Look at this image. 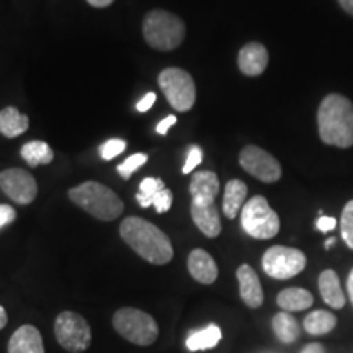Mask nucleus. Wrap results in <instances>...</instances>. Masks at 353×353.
I'll use <instances>...</instances> for the list:
<instances>
[{
	"instance_id": "nucleus-1",
	"label": "nucleus",
	"mask_w": 353,
	"mask_h": 353,
	"mask_svg": "<svg viewBox=\"0 0 353 353\" xmlns=\"http://www.w3.org/2000/svg\"><path fill=\"white\" fill-rule=\"evenodd\" d=\"M120 236L145 262L165 265L174 259V247L169 236L143 218H126L120 224Z\"/></svg>"
},
{
	"instance_id": "nucleus-21",
	"label": "nucleus",
	"mask_w": 353,
	"mask_h": 353,
	"mask_svg": "<svg viewBox=\"0 0 353 353\" xmlns=\"http://www.w3.org/2000/svg\"><path fill=\"white\" fill-rule=\"evenodd\" d=\"M314 303V298L304 288H286L276 296V304L286 312L304 311Z\"/></svg>"
},
{
	"instance_id": "nucleus-17",
	"label": "nucleus",
	"mask_w": 353,
	"mask_h": 353,
	"mask_svg": "<svg viewBox=\"0 0 353 353\" xmlns=\"http://www.w3.org/2000/svg\"><path fill=\"white\" fill-rule=\"evenodd\" d=\"M8 353H44L43 337L32 324L21 325L8 342Z\"/></svg>"
},
{
	"instance_id": "nucleus-2",
	"label": "nucleus",
	"mask_w": 353,
	"mask_h": 353,
	"mask_svg": "<svg viewBox=\"0 0 353 353\" xmlns=\"http://www.w3.org/2000/svg\"><path fill=\"white\" fill-rule=\"evenodd\" d=\"M321 141L327 145L347 149L353 145V103L347 97L330 94L317 110Z\"/></svg>"
},
{
	"instance_id": "nucleus-18",
	"label": "nucleus",
	"mask_w": 353,
	"mask_h": 353,
	"mask_svg": "<svg viewBox=\"0 0 353 353\" xmlns=\"http://www.w3.org/2000/svg\"><path fill=\"white\" fill-rule=\"evenodd\" d=\"M247 198V185L242 180L232 179L226 183L223 198V213L226 218H237L239 211H242Z\"/></svg>"
},
{
	"instance_id": "nucleus-27",
	"label": "nucleus",
	"mask_w": 353,
	"mask_h": 353,
	"mask_svg": "<svg viewBox=\"0 0 353 353\" xmlns=\"http://www.w3.org/2000/svg\"><path fill=\"white\" fill-rule=\"evenodd\" d=\"M341 232L345 244L353 249V200L348 201L342 211Z\"/></svg>"
},
{
	"instance_id": "nucleus-19",
	"label": "nucleus",
	"mask_w": 353,
	"mask_h": 353,
	"mask_svg": "<svg viewBox=\"0 0 353 353\" xmlns=\"http://www.w3.org/2000/svg\"><path fill=\"white\" fill-rule=\"evenodd\" d=\"M319 291L324 303H327L330 307L342 309L345 306V294H343L341 280L334 270H324L319 275Z\"/></svg>"
},
{
	"instance_id": "nucleus-23",
	"label": "nucleus",
	"mask_w": 353,
	"mask_h": 353,
	"mask_svg": "<svg viewBox=\"0 0 353 353\" xmlns=\"http://www.w3.org/2000/svg\"><path fill=\"white\" fill-rule=\"evenodd\" d=\"M221 329L216 324H210L208 327L195 330L188 335L187 339V348L190 352H200L208 350V348H214L221 342Z\"/></svg>"
},
{
	"instance_id": "nucleus-13",
	"label": "nucleus",
	"mask_w": 353,
	"mask_h": 353,
	"mask_svg": "<svg viewBox=\"0 0 353 353\" xmlns=\"http://www.w3.org/2000/svg\"><path fill=\"white\" fill-rule=\"evenodd\" d=\"M237 281H239L241 298L247 306L257 309L263 304V290L260 285L257 272L250 265H241L237 268Z\"/></svg>"
},
{
	"instance_id": "nucleus-40",
	"label": "nucleus",
	"mask_w": 353,
	"mask_h": 353,
	"mask_svg": "<svg viewBox=\"0 0 353 353\" xmlns=\"http://www.w3.org/2000/svg\"><path fill=\"white\" fill-rule=\"evenodd\" d=\"M347 290H348V296L352 299V304H353V268L350 272V275H348V280H347Z\"/></svg>"
},
{
	"instance_id": "nucleus-7",
	"label": "nucleus",
	"mask_w": 353,
	"mask_h": 353,
	"mask_svg": "<svg viewBox=\"0 0 353 353\" xmlns=\"http://www.w3.org/2000/svg\"><path fill=\"white\" fill-rule=\"evenodd\" d=\"M157 81L172 108L182 113L193 108L196 101V87L187 70L167 68L159 74Z\"/></svg>"
},
{
	"instance_id": "nucleus-31",
	"label": "nucleus",
	"mask_w": 353,
	"mask_h": 353,
	"mask_svg": "<svg viewBox=\"0 0 353 353\" xmlns=\"http://www.w3.org/2000/svg\"><path fill=\"white\" fill-rule=\"evenodd\" d=\"M201 159H203V151L200 145H192L187 154V161H185V165L182 169L183 174H192V172L201 164Z\"/></svg>"
},
{
	"instance_id": "nucleus-22",
	"label": "nucleus",
	"mask_w": 353,
	"mask_h": 353,
	"mask_svg": "<svg viewBox=\"0 0 353 353\" xmlns=\"http://www.w3.org/2000/svg\"><path fill=\"white\" fill-rule=\"evenodd\" d=\"M20 156L30 167L48 165L54 159V152L44 141H30L21 145Z\"/></svg>"
},
{
	"instance_id": "nucleus-28",
	"label": "nucleus",
	"mask_w": 353,
	"mask_h": 353,
	"mask_svg": "<svg viewBox=\"0 0 353 353\" xmlns=\"http://www.w3.org/2000/svg\"><path fill=\"white\" fill-rule=\"evenodd\" d=\"M145 162H148V156L143 152H138V154H134V156L128 157L123 164L117 167V170H118V174L123 176V179H130V176L134 174L136 170L141 169Z\"/></svg>"
},
{
	"instance_id": "nucleus-35",
	"label": "nucleus",
	"mask_w": 353,
	"mask_h": 353,
	"mask_svg": "<svg viewBox=\"0 0 353 353\" xmlns=\"http://www.w3.org/2000/svg\"><path fill=\"white\" fill-rule=\"evenodd\" d=\"M175 123H176V117H174V114H169V117H167L165 120H162L161 123H159L157 128H156V131L159 132V134L165 136L167 132H169L170 128L175 125Z\"/></svg>"
},
{
	"instance_id": "nucleus-24",
	"label": "nucleus",
	"mask_w": 353,
	"mask_h": 353,
	"mask_svg": "<svg viewBox=\"0 0 353 353\" xmlns=\"http://www.w3.org/2000/svg\"><path fill=\"white\" fill-rule=\"evenodd\" d=\"M273 332L283 343H293L299 337V324L290 312H278L272 321Z\"/></svg>"
},
{
	"instance_id": "nucleus-16",
	"label": "nucleus",
	"mask_w": 353,
	"mask_h": 353,
	"mask_svg": "<svg viewBox=\"0 0 353 353\" xmlns=\"http://www.w3.org/2000/svg\"><path fill=\"white\" fill-rule=\"evenodd\" d=\"M219 193V179L214 172L200 170L195 172L190 182V195L192 201L214 203Z\"/></svg>"
},
{
	"instance_id": "nucleus-8",
	"label": "nucleus",
	"mask_w": 353,
	"mask_h": 353,
	"mask_svg": "<svg viewBox=\"0 0 353 353\" xmlns=\"http://www.w3.org/2000/svg\"><path fill=\"white\" fill-rule=\"evenodd\" d=\"M54 335L59 345L70 353L85 352L92 343L90 325L74 311H63L56 317Z\"/></svg>"
},
{
	"instance_id": "nucleus-12",
	"label": "nucleus",
	"mask_w": 353,
	"mask_h": 353,
	"mask_svg": "<svg viewBox=\"0 0 353 353\" xmlns=\"http://www.w3.org/2000/svg\"><path fill=\"white\" fill-rule=\"evenodd\" d=\"M237 65L244 76L257 77L263 74L268 65V51L260 43H247L241 48L237 56Z\"/></svg>"
},
{
	"instance_id": "nucleus-9",
	"label": "nucleus",
	"mask_w": 353,
	"mask_h": 353,
	"mask_svg": "<svg viewBox=\"0 0 353 353\" xmlns=\"http://www.w3.org/2000/svg\"><path fill=\"white\" fill-rule=\"evenodd\" d=\"M306 255L299 249L285 245H273L262 257L263 272L276 280H288L306 268Z\"/></svg>"
},
{
	"instance_id": "nucleus-37",
	"label": "nucleus",
	"mask_w": 353,
	"mask_h": 353,
	"mask_svg": "<svg viewBox=\"0 0 353 353\" xmlns=\"http://www.w3.org/2000/svg\"><path fill=\"white\" fill-rule=\"evenodd\" d=\"M87 2L95 8H105V7L112 6L114 0H87Z\"/></svg>"
},
{
	"instance_id": "nucleus-6",
	"label": "nucleus",
	"mask_w": 353,
	"mask_h": 353,
	"mask_svg": "<svg viewBox=\"0 0 353 353\" xmlns=\"http://www.w3.org/2000/svg\"><path fill=\"white\" fill-rule=\"evenodd\" d=\"M242 229L254 239H272L280 231V218L265 196H254L241 211Z\"/></svg>"
},
{
	"instance_id": "nucleus-11",
	"label": "nucleus",
	"mask_w": 353,
	"mask_h": 353,
	"mask_svg": "<svg viewBox=\"0 0 353 353\" xmlns=\"http://www.w3.org/2000/svg\"><path fill=\"white\" fill-rule=\"evenodd\" d=\"M0 190L17 205H30L38 195V183L30 172L7 169L0 172Z\"/></svg>"
},
{
	"instance_id": "nucleus-14",
	"label": "nucleus",
	"mask_w": 353,
	"mask_h": 353,
	"mask_svg": "<svg viewBox=\"0 0 353 353\" xmlns=\"http://www.w3.org/2000/svg\"><path fill=\"white\" fill-rule=\"evenodd\" d=\"M190 213H192L193 223L196 228L205 234L210 239H214L221 234V218L219 211L216 208L214 203H198L192 201L190 206Z\"/></svg>"
},
{
	"instance_id": "nucleus-3",
	"label": "nucleus",
	"mask_w": 353,
	"mask_h": 353,
	"mask_svg": "<svg viewBox=\"0 0 353 353\" xmlns=\"http://www.w3.org/2000/svg\"><path fill=\"white\" fill-rule=\"evenodd\" d=\"M70 201L100 221H113L123 213L121 198L99 182H83L69 190Z\"/></svg>"
},
{
	"instance_id": "nucleus-20",
	"label": "nucleus",
	"mask_w": 353,
	"mask_h": 353,
	"mask_svg": "<svg viewBox=\"0 0 353 353\" xmlns=\"http://www.w3.org/2000/svg\"><path fill=\"white\" fill-rule=\"evenodd\" d=\"M30 120L23 113H20L15 107H7L0 112V134L8 139L21 136L28 131Z\"/></svg>"
},
{
	"instance_id": "nucleus-36",
	"label": "nucleus",
	"mask_w": 353,
	"mask_h": 353,
	"mask_svg": "<svg viewBox=\"0 0 353 353\" xmlns=\"http://www.w3.org/2000/svg\"><path fill=\"white\" fill-rule=\"evenodd\" d=\"M301 353H325V350L321 343H309V345L303 348Z\"/></svg>"
},
{
	"instance_id": "nucleus-39",
	"label": "nucleus",
	"mask_w": 353,
	"mask_h": 353,
	"mask_svg": "<svg viewBox=\"0 0 353 353\" xmlns=\"http://www.w3.org/2000/svg\"><path fill=\"white\" fill-rule=\"evenodd\" d=\"M7 322H8L7 311H6V309H3L2 306H0V330H2L3 327H6V325H7Z\"/></svg>"
},
{
	"instance_id": "nucleus-26",
	"label": "nucleus",
	"mask_w": 353,
	"mask_h": 353,
	"mask_svg": "<svg viewBox=\"0 0 353 353\" xmlns=\"http://www.w3.org/2000/svg\"><path fill=\"white\" fill-rule=\"evenodd\" d=\"M165 185L157 176H145V179L139 185V192L136 193V200L143 208H149L152 206L154 198L161 190H164Z\"/></svg>"
},
{
	"instance_id": "nucleus-34",
	"label": "nucleus",
	"mask_w": 353,
	"mask_h": 353,
	"mask_svg": "<svg viewBox=\"0 0 353 353\" xmlns=\"http://www.w3.org/2000/svg\"><path fill=\"white\" fill-rule=\"evenodd\" d=\"M156 100H157V95L154 94V92H149V94H145L143 99L139 100V103L136 105V108H138L139 113L148 112V110H151L152 105L156 103Z\"/></svg>"
},
{
	"instance_id": "nucleus-32",
	"label": "nucleus",
	"mask_w": 353,
	"mask_h": 353,
	"mask_svg": "<svg viewBox=\"0 0 353 353\" xmlns=\"http://www.w3.org/2000/svg\"><path fill=\"white\" fill-rule=\"evenodd\" d=\"M17 218V211L8 205H0V228L12 224Z\"/></svg>"
},
{
	"instance_id": "nucleus-15",
	"label": "nucleus",
	"mask_w": 353,
	"mask_h": 353,
	"mask_svg": "<svg viewBox=\"0 0 353 353\" xmlns=\"http://www.w3.org/2000/svg\"><path fill=\"white\" fill-rule=\"evenodd\" d=\"M188 272L198 283L211 285L214 283L218 278V265H216L214 259L203 249L192 250L188 255Z\"/></svg>"
},
{
	"instance_id": "nucleus-30",
	"label": "nucleus",
	"mask_w": 353,
	"mask_h": 353,
	"mask_svg": "<svg viewBox=\"0 0 353 353\" xmlns=\"http://www.w3.org/2000/svg\"><path fill=\"white\" fill-rule=\"evenodd\" d=\"M172 201H174V195H172L169 188H164L157 193L156 198H154L152 206L156 208L159 214H162V213H167V211L172 208Z\"/></svg>"
},
{
	"instance_id": "nucleus-33",
	"label": "nucleus",
	"mask_w": 353,
	"mask_h": 353,
	"mask_svg": "<svg viewBox=\"0 0 353 353\" xmlns=\"http://www.w3.org/2000/svg\"><path fill=\"white\" fill-rule=\"evenodd\" d=\"M335 226H337V219L332 218V216H321V218L317 219V223H316V228L319 229L321 232L332 231Z\"/></svg>"
},
{
	"instance_id": "nucleus-5",
	"label": "nucleus",
	"mask_w": 353,
	"mask_h": 353,
	"mask_svg": "<svg viewBox=\"0 0 353 353\" xmlns=\"http://www.w3.org/2000/svg\"><path fill=\"white\" fill-rule=\"evenodd\" d=\"M113 327L123 339L139 347L152 345L159 337L156 319L136 307L118 309L113 316Z\"/></svg>"
},
{
	"instance_id": "nucleus-4",
	"label": "nucleus",
	"mask_w": 353,
	"mask_h": 353,
	"mask_svg": "<svg viewBox=\"0 0 353 353\" xmlns=\"http://www.w3.org/2000/svg\"><path fill=\"white\" fill-rule=\"evenodd\" d=\"M143 34L145 43L154 50L172 51L183 43L187 26L175 13L156 8L144 17Z\"/></svg>"
},
{
	"instance_id": "nucleus-41",
	"label": "nucleus",
	"mask_w": 353,
	"mask_h": 353,
	"mask_svg": "<svg viewBox=\"0 0 353 353\" xmlns=\"http://www.w3.org/2000/svg\"><path fill=\"white\" fill-rule=\"evenodd\" d=\"M334 242H335V239H329L327 242H325V249H330V247L334 245Z\"/></svg>"
},
{
	"instance_id": "nucleus-38",
	"label": "nucleus",
	"mask_w": 353,
	"mask_h": 353,
	"mask_svg": "<svg viewBox=\"0 0 353 353\" xmlns=\"http://www.w3.org/2000/svg\"><path fill=\"white\" fill-rule=\"evenodd\" d=\"M337 2L341 3V7L348 13V15L353 17V0H337Z\"/></svg>"
},
{
	"instance_id": "nucleus-10",
	"label": "nucleus",
	"mask_w": 353,
	"mask_h": 353,
	"mask_svg": "<svg viewBox=\"0 0 353 353\" xmlns=\"http://www.w3.org/2000/svg\"><path fill=\"white\" fill-rule=\"evenodd\" d=\"M239 164L247 174L263 183H275L281 179L280 162L259 145H245L239 154Z\"/></svg>"
},
{
	"instance_id": "nucleus-29",
	"label": "nucleus",
	"mask_w": 353,
	"mask_h": 353,
	"mask_svg": "<svg viewBox=\"0 0 353 353\" xmlns=\"http://www.w3.org/2000/svg\"><path fill=\"white\" fill-rule=\"evenodd\" d=\"M125 149H126L125 141L113 138V139H108L107 143L101 144L100 156H101V159H103V161H112V159L120 156L121 152H125Z\"/></svg>"
},
{
	"instance_id": "nucleus-25",
	"label": "nucleus",
	"mask_w": 353,
	"mask_h": 353,
	"mask_svg": "<svg viewBox=\"0 0 353 353\" xmlns=\"http://www.w3.org/2000/svg\"><path fill=\"white\" fill-rule=\"evenodd\" d=\"M335 325H337V317L332 312L322 311V309L311 312L304 319V329L311 335H324L330 332Z\"/></svg>"
}]
</instances>
